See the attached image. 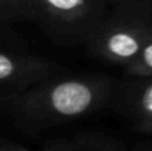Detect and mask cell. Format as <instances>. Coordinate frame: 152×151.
Returning <instances> with one entry per match:
<instances>
[{"label":"cell","mask_w":152,"mask_h":151,"mask_svg":"<svg viewBox=\"0 0 152 151\" xmlns=\"http://www.w3.org/2000/svg\"><path fill=\"white\" fill-rule=\"evenodd\" d=\"M112 94V80L103 74H64L0 102V110L20 130L34 133L94 114L107 106Z\"/></svg>","instance_id":"cell-1"},{"label":"cell","mask_w":152,"mask_h":151,"mask_svg":"<svg viewBox=\"0 0 152 151\" xmlns=\"http://www.w3.org/2000/svg\"><path fill=\"white\" fill-rule=\"evenodd\" d=\"M152 37L151 7L145 0L120 3L87 40L88 50L99 59L127 67L139 56Z\"/></svg>","instance_id":"cell-2"},{"label":"cell","mask_w":152,"mask_h":151,"mask_svg":"<svg viewBox=\"0 0 152 151\" xmlns=\"http://www.w3.org/2000/svg\"><path fill=\"white\" fill-rule=\"evenodd\" d=\"M32 20L58 44L87 43L107 18L105 0H28Z\"/></svg>","instance_id":"cell-3"},{"label":"cell","mask_w":152,"mask_h":151,"mask_svg":"<svg viewBox=\"0 0 152 151\" xmlns=\"http://www.w3.org/2000/svg\"><path fill=\"white\" fill-rule=\"evenodd\" d=\"M64 74L66 68L60 63L44 56L0 50V102Z\"/></svg>","instance_id":"cell-4"},{"label":"cell","mask_w":152,"mask_h":151,"mask_svg":"<svg viewBox=\"0 0 152 151\" xmlns=\"http://www.w3.org/2000/svg\"><path fill=\"white\" fill-rule=\"evenodd\" d=\"M123 111L134 127L152 120V75L137 78L124 91Z\"/></svg>","instance_id":"cell-5"},{"label":"cell","mask_w":152,"mask_h":151,"mask_svg":"<svg viewBox=\"0 0 152 151\" xmlns=\"http://www.w3.org/2000/svg\"><path fill=\"white\" fill-rule=\"evenodd\" d=\"M44 151H116L110 142L102 139H83L79 138L74 142H63L55 146H50Z\"/></svg>","instance_id":"cell-6"},{"label":"cell","mask_w":152,"mask_h":151,"mask_svg":"<svg viewBox=\"0 0 152 151\" xmlns=\"http://www.w3.org/2000/svg\"><path fill=\"white\" fill-rule=\"evenodd\" d=\"M32 20L28 0H0V20Z\"/></svg>","instance_id":"cell-7"},{"label":"cell","mask_w":152,"mask_h":151,"mask_svg":"<svg viewBox=\"0 0 152 151\" xmlns=\"http://www.w3.org/2000/svg\"><path fill=\"white\" fill-rule=\"evenodd\" d=\"M127 72L135 78L152 75V37L144 45L142 52L131 64L126 67Z\"/></svg>","instance_id":"cell-8"},{"label":"cell","mask_w":152,"mask_h":151,"mask_svg":"<svg viewBox=\"0 0 152 151\" xmlns=\"http://www.w3.org/2000/svg\"><path fill=\"white\" fill-rule=\"evenodd\" d=\"M0 151H28V150L19 146V144L4 143V144H0Z\"/></svg>","instance_id":"cell-9"},{"label":"cell","mask_w":152,"mask_h":151,"mask_svg":"<svg viewBox=\"0 0 152 151\" xmlns=\"http://www.w3.org/2000/svg\"><path fill=\"white\" fill-rule=\"evenodd\" d=\"M135 130L139 131V133H143V134H152V120L148 123H144V125L136 126Z\"/></svg>","instance_id":"cell-10"},{"label":"cell","mask_w":152,"mask_h":151,"mask_svg":"<svg viewBox=\"0 0 152 151\" xmlns=\"http://www.w3.org/2000/svg\"><path fill=\"white\" fill-rule=\"evenodd\" d=\"M115 1H118L119 4H120V3H126V1H131V0H115Z\"/></svg>","instance_id":"cell-11"}]
</instances>
